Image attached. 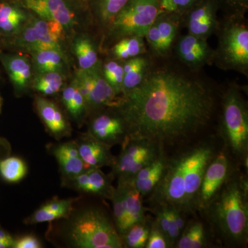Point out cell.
Listing matches in <instances>:
<instances>
[{
    "label": "cell",
    "mask_w": 248,
    "mask_h": 248,
    "mask_svg": "<svg viewBox=\"0 0 248 248\" xmlns=\"http://www.w3.org/2000/svg\"><path fill=\"white\" fill-rule=\"evenodd\" d=\"M221 90L203 70L192 71L171 55L153 58L141 84L121 95L115 107L126 122L128 138L165 150L190 141L213 123Z\"/></svg>",
    "instance_id": "obj_1"
},
{
    "label": "cell",
    "mask_w": 248,
    "mask_h": 248,
    "mask_svg": "<svg viewBox=\"0 0 248 248\" xmlns=\"http://www.w3.org/2000/svg\"><path fill=\"white\" fill-rule=\"evenodd\" d=\"M248 182L234 167L218 193L202 213L212 231L228 246H245L248 241Z\"/></svg>",
    "instance_id": "obj_2"
},
{
    "label": "cell",
    "mask_w": 248,
    "mask_h": 248,
    "mask_svg": "<svg viewBox=\"0 0 248 248\" xmlns=\"http://www.w3.org/2000/svg\"><path fill=\"white\" fill-rule=\"evenodd\" d=\"M247 86L235 81L222 87L218 117V129L224 142V151L248 168V107Z\"/></svg>",
    "instance_id": "obj_3"
},
{
    "label": "cell",
    "mask_w": 248,
    "mask_h": 248,
    "mask_svg": "<svg viewBox=\"0 0 248 248\" xmlns=\"http://www.w3.org/2000/svg\"><path fill=\"white\" fill-rule=\"evenodd\" d=\"M66 219L63 237L72 248H124L115 223L101 209L88 207L73 210Z\"/></svg>",
    "instance_id": "obj_4"
},
{
    "label": "cell",
    "mask_w": 248,
    "mask_h": 248,
    "mask_svg": "<svg viewBox=\"0 0 248 248\" xmlns=\"http://www.w3.org/2000/svg\"><path fill=\"white\" fill-rule=\"evenodd\" d=\"M248 23L246 17L222 16L214 63L223 71H234L248 77Z\"/></svg>",
    "instance_id": "obj_5"
},
{
    "label": "cell",
    "mask_w": 248,
    "mask_h": 248,
    "mask_svg": "<svg viewBox=\"0 0 248 248\" xmlns=\"http://www.w3.org/2000/svg\"><path fill=\"white\" fill-rule=\"evenodd\" d=\"M160 12L158 0H129L106 31L108 38L115 44L130 36L144 37Z\"/></svg>",
    "instance_id": "obj_6"
},
{
    "label": "cell",
    "mask_w": 248,
    "mask_h": 248,
    "mask_svg": "<svg viewBox=\"0 0 248 248\" xmlns=\"http://www.w3.org/2000/svg\"><path fill=\"white\" fill-rule=\"evenodd\" d=\"M217 153L212 141L200 142L184 151L186 215L197 211V200L204 173Z\"/></svg>",
    "instance_id": "obj_7"
},
{
    "label": "cell",
    "mask_w": 248,
    "mask_h": 248,
    "mask_svg": "<svg viewBox=\"0 0 248 248\" xmlns=\"http://www.w3.org/2000/svg\"><path fill=\"white\" fill-rule=\"evenodd\" d=\"M159 145L145 140L126 139L122 144V151L111 165V177L118 182L130 181L146 165L151 164L161 151Z\"/></svg>",
    "instance_id": "obj_8"
},
{
    "label": "cell",
    "mask_w": 248,
    "mask_h": 248,
    "mask_svg": "<svg viewBox=\"0 0 248 248\" xmlns=\"http://www.w3.org/2000/svg\"><path fill=\"white\" fill-rule=\"evenodd\" d=\"M184 152L169 159L167 167L158 185L151 192V203L177 209L186 215V192L184 177Z\"/></svg>",
    "instance_id": "obj_9"
},
{
    "label": "cell",
    "mask_w": 248,
    "mask_h": 248,
    "mask_svg": "<svg viewBox=\"0 0 248 248\" xmlns=\"http://www.w3.org/2000/svg\"><path fill=\"white\" fill-rule=\"evenodd\" d=\"M182 28V15L161 11L144 37L148 53L155 58L170 56L173 46Z\"/></svg>",
    "instance_id": "obj_10"
},
{
    "label": "cell",
    "mask_w": 248,
    "mask_h": 248,
    "mask_svg": "<svg viewBox=\"0 0 248 248\" xmlns=\"http://www.w3.org/2000/svg\"><path fill=\"white\" fill-rule=\"evenodd\" d=\"M100 63L90 69H80L74 80L86 101L88 110L97 111L115 107L120 99V96L103 76Z\"/></svg>",
    "instance_id": "obj_11"
},
{
    "label": "cell",
    "mask_w": 248,
    "mask_h": 248,
    "mask_svg": "<svg viewBox=\"0 0 248 248\" xmlns=\"http://www.w3.org/2000/svg\"><path fill=\"white\" fill-rule=\"evenodd\" d=\"M63 28L61 24L53 21L37 19L31 22L24 29L17 39L18 46L27 49L28 51H37L47 49L61 50Z\"/></svg>",
    "instance_id": "obj_12"
},
{
    "label": "cell",
    "mask_w": 248,
    "mask_h": 248,
    "mask_svg": "<svg viewBox=\"0 0 248 248\" xmlns=\"http://www.w3.org/2000/svg\"><path fill=\"white\" fill-rule=\"evenodd\" d=\"M172 55L189 69L199 71L205 66L213 64L215 49L209 45L208 40L187 32L177 37Z\"/></svg>",
    "instance_id": "obj_13"
},
{
    "label": "cell",
    "mask_w": 248,
    "mask_h": 248,
    "mask_svg": "<svg viewBox=\"0 0 248 248\" xmlns=\"http://www.w3.org/2000/svg\"><path fill=\"white\" fill-rule=\"evenodd\" d=\"M106 108L97 110L99 112L91 121L88 133L110 148L122 145L128 136L126 122L117 107Z\"/></svg>",
    "instance_id": "obj_14"
},
{
    "label": "cell",
    "mask_w": 248,
    "mask_h": 248,
    "mask_svg": "<svg viewBox=\"0 0 248 248\" xmlns=\"http://www.w3.org/2000/svg\"><path fill=\"white\" fill-rule=\"evenodd\" d=\"M232 163L231 158L225 151L217 153L210 161L201 184L197 211L202 213L218 193L234 169Z\"/></svg>",
    "instance_id": "obj_15"
},
{
    "label": "cell",
    "mask_w": 248,
    "mask_h": 248,
    "mask_svg": "<svg viewBox=\"0 0 248 248\" xmlns=\"http://www.w3.org/2000/svg\"><path fill=\"white\" fill-rule=\"evenodd\" d=\"M218 11L217 0H205L183 16V26L191 35L208 40L218 28Z\"/></svg>",
    "instance_id": "obj_16"
},
{
    "label": "cell",
    "mask_w": 248,
    "mask_h": 248,
    "mask_svg": "<svg viewBox=\"0 0 248 248\" xmlns=\"http://www.w3.org/2000/svg\"><path fill=\"white\" fill-rule=\"evenodd\" d=\"M26 7L37 16L61 24L63 28L73 27L76 16L64 0H24Z\"/></svg>",
    "instance_id": "obj_17"
},
{
    "label": "cell",
    "mask_w": 248,
    "mask_h": 248,
    "mask_svg": "<svg viewBox=\"0 0 248 248\" xmlns=\"http://www.w3.org/2000/svg\"><path fill=\"white\" fill-rule=\"evenodd\" d=\"M112 179L111 176L106 175L99 169H89L73 178L66 185L80 192L110 200L115 189L111 184Z\"/></svg>",
    "instance_id": "obj_18"
},
{
    "label": "cell",
    "mask_w": 248,
    "mask_h": 248,
    "mask_svg": "<svg viewBox=\"0 0 248 248\" xmlns=\"http://www.w3.org/2000/svg\"><path fill=\"white\" fill-rule=\"evenodd\" d=\"M76 141L80 156L87 169H101L113 163L115 156L111 153L110 147L89 133Z\"/></svg>",
    "instance_id": "obj_19"
},
{
    "label": "cell",
    "mask_w": 248,
    "mask_h": 248,
    "mask_svg": "<svg viewBox=\"0 0 248 248\" xmlns=\"http://www.w3.org/2000/svg\"><path fill=\"white\" fill-rule=\"evenodd\" d=\"M53 153L58 161L65 185L80 173L87 170L80 156L76 141L57 145L54 147Z\"/></svg>",
    "instance_id": "obj_20"
},
{
    "label": "cell",
    "mask_w": 248,
    "mask_h": 248,
    "mask_svg": "<svg viewBox=\"0 0 248 248\" xmlns=\"http://www.w3.org/2000/svg\"><path fill=\"white\" fill-rule=\"evenodd\" d=\"M36 108L50 133L60 139L68 136L71 132L64 116L56 104L42 97L35 100Z\"/></svg>",
    "instance_id": "obj_21"
},
{
    "label": "cell",
    "mask_w": 248,
    "mask_h": 248,
    "mask_svg": "<svg viewBox=\"0 0 248 248\" xmlns=\"http://www.w3.org/2000/svg\"><path fill=\"white\" fill-rule=\"evenodd\" d=\"M78 199L58 200L55 199L47 202L35 210L26 219L27 224L52 222L60 218H67L73 211V203Z\"/></svg>",
    "instance_id": "obj_22"
},
{
    "label": "cell",
    "mask_w": 248,
    "mask_h": 248,
    "mask_svg": "<svg viewBox=\"0 0 248 248\" xmlns=\"http://www.w3.org/2000/svg\"><path fill=\"white\" fill-rule=\"evenodd\" d=\"M153 58L147 53L123 61L124 81L122 94L138 87L151 68Z\"/></svg>",
    "instance_id": "obj_23"
},
{
    "label": "cell",
    "mask_w": 248,
    "mask_h": 248,
    "mask_svg": "<svg viewBox=\"0 0 248 248\" xmlns=\"http://www.w3.org/2000/svg\"><path fill=\"white\" fill-rule=\"evenodd\" d=\"M0 61L15 87L17 90L24 89L31 77V66L29 60L19 55L1 53Z\"/></svg>",
    "instance_id": "obj_24"
},
{
    "label": "cell",
    "mask_w": 248,
    "mask_h": 248,
    "mask_svg": "<svg viewBox=\"0 0 248 248\" xmlns=\"http://www.w3.org/2000/svg\"><path fill=\"white\" fill-rule=\"evenodd\" d=\"M117 187L120 189L123 197L128 218V228L135 223L146 221L148 218L145 215L141 195L134 187L132 183L129 181L118 182Z\"/></svg>",
    "instance_id": "obj_25"
},
{
    "label": "cell",
    "mask_w": 248,
    "mask_h": 248,
    "mask_svg": "<svg viewBox=\"0 0 248 248\" xmlns=\"http://www.w3.org/2000/svg\"><path fill=\"white\" fill-rule=\"evenodd\" d=\"M110 51L111 58L120 61L148 53L146 40L141 36L124 37L113 44Z\"/></svg>",
    "instance_id": "obj_26"
},
{
    "label": "cell",
    "mask_w": 248,
    "mask_h": 248,
    "mask_svg": "<svg viewBox=\"0 0 248 248\" xmlns=\"http://www.w3.org/2000/svg\"><path fill=\"white\" fill-rule=\"evenodd\" d=\"M208 246L206 231L203 223L192 220L186 224L174 247L178 248H202Z\"/></svg>",
    "instance_id": "obj_27"
},
{
    "label": "cell",
    "mask_w": 248,
    "mask_h": 248,
    "mask_svg": "<svg viewBox=\"0 0 248 248\" xmlns=\"http://www.w3.org/2000/svg\"><path fill=\"white\" fill-rule=\"evenodd\" d=\"M34 66L39 73L61 72L64 66L63 51L56 49L32 52Z\"/></svg>",
    "instance_id": "obj_28"
},
{
    "label": "cell",
    "mask_w": 248,
    "mask_h": 248,
    "mask_svg": "<svg viewBox=\"0 0 248 248\" xmlns=\"http://www.w3.org/2000/svg\"><path fill=\"white\" fill-rule=\"evenodd\" d=\"M129 0H93L94 16L103 30L108 28Z\"/></svg>",
    "instance_id": "obj_29"
},
{
    "label": "cell",
    "mask_w": 248,
    "mask_h": 248,
    "mask_svg": "<svg viewBox=\"0 0 248 248\" xmlns=\"http://www.w3.org/2000/svg\"><path fill=\"white\" fill-rule=\"evenodd\" d=\"M74 51L80 69L94 68L100 63L95 44L90 37H81L76 40Z\"/></svg>",
    "instance_id": "obj_30"
},
{
    "label": "cell",
    "mask_w": 248,
    "mask_h": 248,
    "mask_svg": "<svg viewBox=\"0 0 248 248\" xmlns=\"http://www.w3.org/2000/svg\"><path fill=\"white\" fill-rule=\"evenodd\" d=\"M62 102L70 115L75 120H79L89 110L86 101L75 81L63 90Z\"/></svg>",
    "instance_id": "obj_31"
},
{
    "label": "cell",
    "mask_w": 248,
    "mask_h": 248,
    "mask_svg": "<svg viewBox=\"0 0 248 248\" xmlns=\"http://www.w3.org/2000/svg\"><path fill=\"white\" fill-rule=\"evenodd\" d=\"M21 10L7 3H0V31L6 35L14 33L25 19Z\"/></svg>",
    "instance_id": "obj_32"
},
{
    "label": "cell",
    "mask_w": 248,
    "mask_h": 248,
    "mask_svg": "<svg viewBox=\"0 0 248 248\" xmlns=\"http://www.w3.org/2000/svg\"><path fill=\"white\" fill-rule=\"evenodd\" d=\"M152 222L148 221L135 223L122 235L124 247L129 248H146L151 231Z\"/></svg>",
    "instance_id": "obj_33"
},
{
    "label": "cell",
    "mask_w": 248,
    "mask_h": 248,
    "mask_svg": "<svg viewBox=\"0 0 248 248\" xmlns=\"http://www.w3.org/2000/svg\"><path fill=\"white\" fill-rule=\"evenodd\" d=\"M27 174V166L17 156H9L0 160V175L9 183H17Z\"/></svg>",
    "instance_id": "obj_34"
},
{
    "label": "cell",
    "mask_w": 248,
    "mask_h": 248,
    "mask_svg": "<svg viewBox=\"0 0 248 248\" xmlns=\"http://www.w3.org/2000/svg\"><path fill=\"white\" fill-rule=\"evenodd\" d=\"M100 68L103 76L108 83L119 96L122 95L124 75L123 61L111 58L103 64L100 63Z\"/></svg>",
    "instance_id": "obj_35"
},
{
    "label": "cell",
    "mask_w": 248,
    "mask_h": 248,
    "mask_svg": "<svg viewBox=\"0 0 248 248\" xmlns=\"http://www.w3.org/2000/svg\"><path fill=\"white\" fill-rule=\"evenodd\" d=\"M63 78L60 72L40 73L33 81V88L46 95H53L61 90Z\"/></svg>",
    "instance_id": "obj_36"
},
{
    "label": "cell",
    "mask_w": 248,
    "mask_h": 248,
    "mask_svg": "<svg viewBox=\"0 0 248 248\" xmlns=\"http://www.w3.org/2000/svg\"><path fill=\"white\" fill-rule=\"evenodd\" d=\"M110 200L112 202V208H113L115 226L119 234L122 236V235L128 230V224L123 197L118 187H115L114 189Z\"/></svg>",
    "instance_id": "obj_37"
},
{
    "label": "cell",
    "mask_w": 248,
    "mask_h": 248,
    "mask_svg": "<svg viewBox=\"0 0 248 248\" xmlns=\"http://www.w3.org/2000/svg\"><path fill=\"white\" fill-rule=\"evenodd\" d=\"M222 16L246 17L248 11V0H217Z\"/></svg>",
    "instance_id": "obj_38"
},
{
    "label": "cell",
    "mask_w": 248,
    "mask_h": 248,
    "mask_svg": "<svg viewBox=\"0 0 248 248\" xmlns=\"http://www.w3.org/2000/svg\"><path fill=\"white\" fill-rule=\"evenodd\" d=\"M172 248L169 240L159 228L152 222L151 231L147 241L146 248Z\"/></svg>",
    "instance_id": "obj_39"
},
{
    "label": "cell",
    "mask_w": 248,
    "mask_h": 248,
    "mask_svg": "<svg viewBox=\"0 0 248 248\" xmlns=\"http://www.w3.org/2000/svg\"><path fill=\"white\" fill-rule=\"evenodd\" d=\"M42 248V243L34 235H24V236L15 239L14 248Z\"/></svg>",
    "instance_id": "obj_40"
},
{
    "label": "cell",
    "mask_w": 248,
    "mask_h": 248,
    "mask_svg": "<svg viewBox=\"0 0 248 248\" xmlns=\"http://www.w3.org/2000/svg\"><path fill=\"white\" fill-rule=\"evenodd\" d=\"M174 1L177 4L178 12L183 16L187 11L203 2L205 0H174Z\"/></svg>",
    "instance_id": "obj_41"
},
{
    "label": "cell",
    "mask_w": 248,
    "mask_h": 248,
    "mask_svg": "<svg viewBox=\"0 0 248 248\" xmlns=\"http://www.w3.org/2000/svg\"><path fill=\"white\" fill-rule=\"evenodd\" d=\"M15 239L7 231L0 228V248H14Z\"/></svg>",
    "instance_id": "obj_42"
},
{
    "label": "cell",
    "mask_w": 248,
    "mask_h": 248,
    "mask_svg": "<svg viewBox=\"0 0 248 248\" xmlns=\"http://www.w3.org/2000/svg\"><path fill=\"white\" fill-rule=\"evenodd\" d=\"M160 11L166 13H178L177 4L174 0H158Z\"/></svg>",
    "instance_id": "obj_43"
},
{
    "label": "cell",
    "mask_w": 248,
    "mask_h": 248,
    "mask_svg": "<svg viewBox=\"0 0 248 248\" xmlns=\"http://www.w3.org/2000/svg\"><path fill=\"white\" fill-rule=\"evenodd\" d=\"M9 148L7 142L5 140H0V160L2 159V156L6 153H7L8 148Z\"/></svg>",
    "instance_id": "obj_44"
},
{
    "label": "cell",
    "mask_w": 248,
    "mask_h": 248,
    "mask_svg": "<svg viewBox=\"0 0 248 248\" xmlns=\"http://www.w3.org/2000/svg\"><path fill=\"white\" fill-rule=\"evenodd\" d=\"M1 97H0V109H1Z\"/></svg>",
    "instance_id": "obj_45"
}]
</instances>
